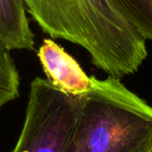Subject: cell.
Returning a JSON list of instances; mask_svg holds the SVG:
<instances>
[{
  "label": "cell",
  "mask_w": 152,
  "mask_h": 152,
  "mask_svg": "<svg viewBox=\"0 0 152 152\" xmlns=\"http://www.w3.org/2000/svg\"><path fill=\"white\" fill-rule=\"evenodd\" d=\"M150 152H152V150H151V151H150Z\"/></svg>",
  "instance_id": "ba28073f"
},
{
  "label": "cell",
  "mask_w": 152,
  "mask_h": 152,
  "mask_svg": "<svg viewBox=\"0 0 152 152\" xmlns=\"http://www.w3.org/2000/svg\"><path fill=\"white\" fill-rule=\"evenodd\" d=\"M23 1L43 31L81 46L108 76L133 74L147 57L146 40L116 0Z\"/></svg>",
  "instance_id": "6da1fadb"
},
{
  "label": "cell",
  "mask_w": 152,
  "mask_h": 152,
  "mask_svg": "<svg viewBox=\"0 0 152 152\" xmlns=\"http://www.w3.org/2000/svg\"><path fill=\"white\" fill-rule=\"evenodd\" d=\"M0 45L9 51L34 50V36L23 0H0Z\"/></svg>",
  "instance_id": "5b68a950"
},
{
  "label": "cell",
  "mask_w": 152,
  "mask_h": 152,
  "mask_svg": "<svg viewBox=\"0 0 152 152\" xmlns=\"http://www.w3.org/2000/svg\"><path fill=\"white\" fill-rule=\"evenodd\" d=\"M139 34L152 41V0H116Z\"/></svg>",
  "instance_id": "52a82bcc"
},
{
  "label": "cell",
  "mask_w": 152,
  "mask_h": 152,
  "mask_svg": "<svg viewBox=\"0 0 152 152\" xmlns=\"http://www.w3.org/2000/svg\"><path fill=\"white\" fill-rule=\"evenodd\" d=\"M38 57L47 80L61 92L80 97L89 91L91 77L77 61L51 39H45L38 50Z\"/></svg>",
  "instance_id": "277c9868"
},
{
  "label": "cell",
  "mask_w": 152,
  "mask_h": 152,
  "mask_svg": "<svg viewBox=\"0 0 152 152\" xmlns=\"http://www.w3.org/2000/svg\"><path fill=\"white\" fill-rule=\"evenodd\" d=\"M78 98L74 152H150L152 106L120 79L91 77Z\"/></svg>",
  "instance_id": "7a4b0ae2"
},
{
  "label": "cell",
  "mask_w": 152,
  "mask_h": 152,
  "mask_svg": "<svg viewBox=\"0 0 152 152\" xmlns=\"http://www.w3.org/2000/svg\"><path fill=\"white\" fill-rule=\"evenodd\" d=\"M20 76L10 51L0 45V108L19 96Z\"/></svg>",
  "instance_id": "8992f818"
},
{
  "label": "cell",
  "mask_w": 152,
  "mask_h": 152,
  "mask_svg": "<svg viewBox=\"0 0 152 152\" xmlns=\"http://www.w3.org/2000/svg\"><path fill=\"white\" fill-rule=\"evenodd\" d=\"M77 108L78 98L36 77L21 133L11 152H74Z\"/></svg>",
  "instance_id": "3957f363"
}]
</instances>
